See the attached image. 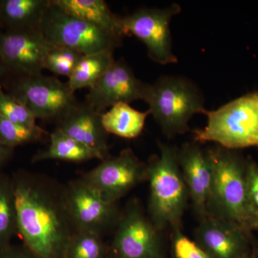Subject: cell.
<instances>
[{"label": "cell", "mask_w": 258, "mask_h": 258, "mask_svg": "<svg viewBox=\"0 0 258 258\" xmlns=\"http://www.w3.org/2000/svg\"><path fill=\"white\" fill-rule=\"evenodd\" d=\"M247 230H254L258 231V215H254L251 217L250 220L247 222Z\"/></svg>", "instance_id": "1f68e13d"}, {"label": "cell", "mask_w": 258, "mask_h": 258, "mask_svg": "<svg viewBox=\"0 0 258 258\" xmlns=\"http://www.w3.org/2000/svg\"><path fill=\"white\" fill-rule=\"evenodd\" d=\"M83 55L79 51L69 47L55 46L45 57L44 69L69 79Z\"/></svg>", "instance_id": "d4e9b609"}, {"label": "cell", "mask_w": 258, "mask_h": 258, "mask_svg": "<svg viewBox=\"0 0 258 258\" xmlns=\"http://www.w3.org/2000/svg\"><path fill=\"white\" fill-rule=\"evenodd\" d=\"M103 236L89 232H76L70 242L66 258H106Z\"/></svg>", "instance_id": "cb8c5ba5"}, {"label": "cell", "mask_w": 258, "mask_h": 258, "mask_svg": "<svg viewBox=\"0 0 258 258\" xmlns=\"http://www.w3.org/2000/svg\"><path fill=\"white\" fill-rule=\"evenodd\" d=\"M245 174L247 204H248L249 213L252 217L254 215H258V164L257 163L253 161L246 162Z\"/></svg>", "instance_id": "83f0119b"}, {"label": "cell", "mask_w": 258, "mask_h": 258, "mask_svg": "<svg viewBox=\"0 0 258 258\" xmlns=\"http://www.w3.org/2000/svg\"><path fill=\"white\" fill-rule=\"evenodd\" d=\"M165 134L173 138L189 132L194 115L203 114L205 98L195 83L181 76H161L149 84L144 101Z\"/></svg>", "instance_id": "3957f363"}, {"label": "cell", "mask_w": 258, "mask_h": 258, "mask_svg": "<svg viewBox=\"0 0 258 258\" xmlns=\"http://www.w3.org/2000/svg\"><path fill=\"white\" fill-rule=\"evenodd\" d=\"M40 31L55 46L69 47L83 55L114 51L122 43L120 37L66 13L51 0Z\"/></svg>", "instance_id": "52a82bcc"}, {"label": "cell", "mask_w": 258, "mask_h": 258, "mask_svg": "<svg viewBox=\"0 0 258 258\" xmlns=\"http://www.w3.org/2000/svg\"><path fill=\"white\" fill-rule=\"evenodd\" d=\"M173 248L176 258H211L198 243L176 229L173 232Z\"/></svg>", "instance_id": "4316f807"}, {"label": "cell", "mask_w": 258, "mask_h": 258, "mask_svg": "<svg viewBox=\"0 0 258 258\" xmlns=\"http://www.w3.org/2000/svg\"><path fill=\"white\" fill-rule=\"evenodd\" d=\"M18 235L14 185L12 176L0 171V249Z\"/></svg>", "instance_id": "7402d4cb"}, {"label": "cell", "mask_w": 258, "mask_h": 258, "mask_svg": "<svg viewBox=\"0 0 258 258\" xmlns=\"http://www.w3.org/2000/svg\"><path fill=\"white\" fill-rule=\"evenodd\" d=\"M0 116L17 124L36 127V118L28 108L5 92L0 86Z\"/></svg>", "instance_id": "484cf974"}, {"label": "cell", "mask_w": 258, "mask_h": 258, "mask_svg": "<svg viewBox=\"0 0 258 258\" xmlns=\"http://www.w3.org/2000/svg\"><path fill=\"white\" fill-rule=\"evenodd\" d=\"M81 178L105 201L117 204L137 185L147 181V164L141 161L132 149H125L116 157L102 161Z\"/></svg>", "instance_id": "9c48e42d"}, {"label": "cell", "mask_w": 258, "mask_h": 258, "mask_svg": "<svg viewBox=\"0 0 258 258\" xmlns=\"http://www.w3.org/2000/svg\"><path fill=\"white\" fill-rule=\"evenodd\" d=\"M14 150L15 149L6 147L0 142V171H2V169L11 159Z\"/></svg>", "instance_id": "f546056e"}, {"label": "cell", "mask_w": 258, "mask_h": 258, "mask_svg": "<svg viewBox=\"0 0 258 258\" xmlns=\"http://www.w3.org/2000/svg\"><path fill=\"white\" fill-rule=\"evenodd\" d=\"M2 87L26 107L36 119L58 120L78 103L68 83L42 74L8 76Z\"/></svg>", "instance_id": "8992f818"}, {"label": "cell", "mask_w": 258, "mask_h": 258, "mask_svg": "<svg viewBox=\"0 0 258 258\" xmlns=\"http://www.w3.org/2000/svg\"><path fill=\"white\" fill-rule=\"evenodd\" d=\"M69 14L92 24L114 36L123 37L120 17L112 13L103 0H51Z\"/></svg>", "instance_id": "ac0fdd59"}, {"label": "cell", "mask_w": 258, "mask_h": 258, "mask_svg": "<svg viewBox=\"0 0 258 258\" xmlns=\"http://www.w3.org/2000/svg\"><path fill=\"white\" fill-rule=\"evenodd\" d=\"M54 47L40 30L0 31V49L8 76L42 74L45 57Z\"/></svg>", "instance_id": "7c38bea8"}, {"label": "cell", "mask_w": 258, "mask_h": 258, "mask_svg": "<svg viewBox=\"0 0 258 258\" xmlns=\"http://www.w3.org/2000/svg\"><path fill=\"white\" fill-rule=\"evenodd\" d=\"M113 50H104L83 55L69 79L70 88L74 92L92 88L115 62Z\"/></svg>", "instance_id": "44dd1931"}, {"label": "cell", "mask_w": 258, "mask_h": 258, "mask_svg": "<svg viewBox=\"0 0 258 258\" xmlns=\"http://www.w3.org/2000/svg\"><path fill=\"white\" fill-rule=\"evenodd\" d=\"M50 0H0V31L40 30Z\"/></svg>", "instance_id": "e0dca14e"}, {"label": "cell", "mask_w": 258, "mask_h": 258, "mask_svg": "<svg viewBox=\"0 0 258 258\" xmlns=\"http://www.w3.org/2000/svg\"><path fill=\"white\" fill-rule=\"evenodd\" d=\"M148 109L139 111L128 103H119L101 114V121L106 132L123 139H135L142 133L148 115Z\"/></svg>", "instance_id": "ffe728a7"}, {"label": "cell", "mask_w": 258, "mask_h": 258, "mask_svg": "<svg viewBox=\"0 0 258 258\" xmlns=\"http://www.w3.org/2000/svg\"><path fill=\"white\" fill-rule=\"evenodd\" d=\"M47 134L41 127H27L17 124L0 116V142L15 149L19 146L40 142Z\"/></svg>", "instance_id": "603a6c76"}, {"label": "cell", "mask_w": 258, "mask_h": 258, "mask_svg": "<svg viewBox=\"0 0 258 258\" xmlns=\"http://www.w3.org/2000/svg\"><path fill=\"white\" fill-rule=\"evenodd\" d=\"M159 154L147 163L149 181V219L160 232L167 227L181 229L189 193L178 161L175 147L159 142Z\"/></svg>", "instance_id": "7a4b0ae2"}, {"label": "cell", "mask_w": 258, "mask_h": 258, "mask_svg": "<svg viewBox=\"0 0 258 258\" xmlns=\"http://www.w3.org/2000/svg\"><path fill=\"white\" fill-rule=\"evenodd\" d=\"M93 159L104 160L99 153L95 152L55 128L50 135V144L46 149L37 152L32 158V163L47 160L83 162Z\"/></svg>", "instance_id": "d6986e66"}, {"label": "cell", "mask_w": 258, "mask_h": 258, "mask_svg": "<svg viewBox=\"0 0 258 258\" xmlns=\"http://www.w3.org/2000/svg\"><path fill=\"white\" fill-rule=\"evenodd\" d=\"M8 73L7 71L4 60H3V55H2L1 49H0V86H2L4 83L5 79L8 78Z\"/></svg>", "instance_id": "4dcf8cb0"}, {"label": "cell", "mask_w": 258, "mask_h": 258, "mask_svg": "<svg viewBox=\"0 0 258 258\" xmlns=\"http://www.w3.org/2000/svg\"><path fill=\"white\" fill-rule=\"evenodd\" d=\"M149 83L137 79L123 60H115L106 74L90 88L85 103L98 113L119 103L145 99Z\"/></svg>", "instance_id": "4fadbf2b"}, {"label": "cell", "mask_w": 258, "mask_h": 258, "mask_svg": "<svg viewBox=\"0 0 258 258\" xmlns=\"http://www.w3.org/2000/svg\"><path fill=\"white\" fill-rule=\"evenodd\" d=\"M14 185L18 235L39 258H66L76 231L70 215L66 185L42 174L19 170Z\"/></svg>", "instance_id": "6da1fadb"}, {"label": "cell", "mask_w": 258, "mask_h": 258, "mask_svg": "<svg viewBox=\"0 0 258 258\" xmlns=\"http://www.w3.org/2000/svg\"><path fill=\"white\" fill-rule=\"evenodd\" d=\"M178 161L189 197L200 219L208 214L213 169L208 152L198 144H185L177 150Z\"/></svg>", "instance_id": "9a60e30c"}, {"label": "cell", "mask_w": 258, "mask_h": 258, "mask_svg": "<svg viewBox=\"0 0 258 258\" xmlns=\"http://www.w3.org/2000/svg\"><path fill=\"white\" fill-rule=\"evenodd\" d=\"M111 251L117 258H157L159 231L137 200L129 202L115 227Z\"/></svg>", "instance_id": "30bf717a"}, {"label": "cell", "mask_w": 258, "mask_h": 258, "mask_svg": "<svg viewBox=\"0 0 258 258\" xmlns=\"http://www.w3.org/2000/svg\"><path fill=\"white\" fill-rule=\"evenodd\" d=\"M181 11V6L173 3L165 8H142L132 14L120 17L123 35L134 36L146 45L148 55L160 64L178 62L173 52L170 23Z\"/></svg>", "instance_id": "ba28073f"}, {"label": "cell", "mask_w": 258, "mask_h": 258, "mask_svg": "<svg viewBox=\"0 0 258 258\" xmlns=\"http://www.w3.org/2000/svg\"><path fill=\"white\" fill-rule=\"evenodd\" d=\"M66 200L76 232H89L103 236L117 225L121 212L116 204L105 201L82 179L66 185Z\"/></svg>", "instance_id": "8fae6325"}, {"label": "cell", "mask_w": 258, "mask_h": 258, "mask_svg": "<svg viewBox=\"0 0 258 258\" xmlns=\"http://www.w3.org/2000/svg\"><path fill=\"white\" fill-rule=\"evenodd\" d=\"M0 258H39L23 245L10 244L5 248L0 249Z\"/></svg>", "instance_id": "f1b7e54d"}, {"label": "cell", "mask_w": 258, "mask_h": 258, "mask_svg": "<svg viewBox=\"0 0 258 258\" xmlns=\"http://www.w3.org/2000/svg\"><path fill=\"white\" fill-rule=\"evenodd\" d=\"M56 128L106 159L110 157L108 135L103 128L101 114L86 103H78L57 120Z\"/></svg>", "instance_id": "2e32d148"}, {"label": "cell", "mask_w": 258, "mask_h": 258, "mask_svg": "<svg viewBox=\"0 0 258 258\" xmlns=\"http://www.w3.org/2000/svg\"><path fill=\"white\" fill-rule=\"evenodd\" d=\"M208 153L213 169L208 213L247 229L251 216L247 199L246 163L232 150L220 146Z\"/></svg>", "instance_id": "5b68a950"}, {"label": "cell", "mask_w": 258, "mask_h": 258, "mask_svg": "<svg viewBox=\"0 0 258 258\" xmlns=\"http://www.w3.org/2000/svg\"><path fill=\"white\" fill-rule=\"evenodd\" d=\"M208 123L193 130L198 143L215 142L229 150L258 147V91L247 93L217 110H205Z\"/></svg>", "instance_id": "277c9868"}, {"label": "cell", "mask_w": 258, "mask_h": 258, "mask_svg": "<svg viewBox=\"0 0 258 258\" xmlns=\"http://www.w3.org/2000/svg\"><path fill=\"white\" fill-rule=\"evenodd\" d=\"M248 230L208 213L200 219L195 235L198 244L211 258H240L247 246Z\"/></svg>", "instance_id": "5bb4252c"}]
</instances>
